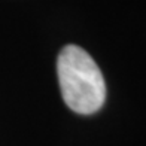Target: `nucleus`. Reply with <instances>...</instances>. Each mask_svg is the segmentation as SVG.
<instances>
[{"label": "nucleus", "mask_w": 146, "mask_h": 146, "mask_svg": "<svg viewBox=\"0 0 146 146\" xmlns=\"http://www.w3.org/2000/svg\"><path fill=\"white\" fill-rule=\"evenodd\" d=\"M57 73L63 98L73 112L91 115L104 104L103 73L84 48L66 45L58 54Z\"/></svg>", "instance_id": "1"}]
</instances>
